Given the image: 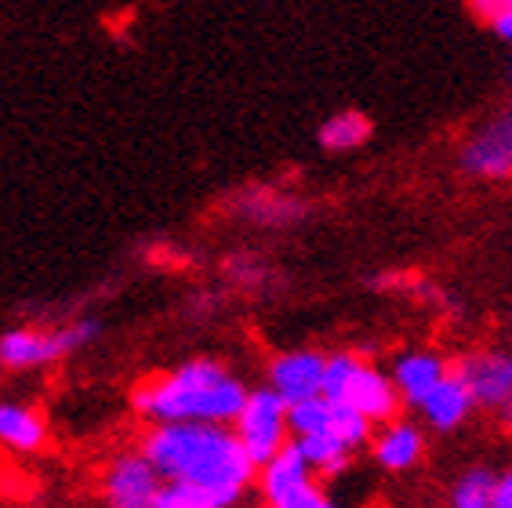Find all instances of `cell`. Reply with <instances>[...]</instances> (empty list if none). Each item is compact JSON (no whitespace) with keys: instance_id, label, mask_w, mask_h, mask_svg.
Listing matches in <instances>:
<instances>
[{"instance_id":"7402d4cb","label":"cell","mask_w":512,"mask_h":508,"mask_svg":"<svg viewBox=\"0 0 512 508\" xmlns=\"http://www.w3.org/2000/svg\"><path fill=\"white\" fill-rule=\"evenodd\" d=\"M491 508H512V469H505L494 479V501Z\"/></svg>"},{"instance_id":"4fadbf2b","label":"cell","mask_w":512,"mask_h":508,"mask_svg":"<svg viewBox=\"0 0 512 508\" xmlns=\"http://www.w3.org/2000/svg\"><path fill=\"white\" fill-rule=\"evenodd\" d=\"M447 374H451V363L433 349H411L404 356H396L393 363V385L411 407H418Z\"/></svg>"},{"instance_id":"30bf717a","label":"cell","mask_w":512,"mask_h":508,"mask_svg":"<svg viewBox=\"0 0 512 508\" xmlns=\"http://www.w3.org/2000/svg\"><path fill=\"white\" fill-rule=\"evenodd\" d=\"M229 211L251 225H266V229H284L306 218V200L295 193H284L276 186H244L229 196Z\"/></svg>"},{"instance_id":"5b68a950","label":"cell","mask_w":512,"mask_h":508,"mask_svg":"<svg viewBox=\"0 0 512 508\" xmlns=\"http://www.w3.org/2000/svg\"><path fill=\"white\" fill-rule=\"evenodd\" d=\"M233 432L244 443L247 458L255 461V465H266L276 450L291 440V429H287V400L273 385L247 389L244 407L233 418Z\"/></svg>"},{"instance_id":"9a60e30c","label":"cell","mask_w":512,"mask_h":508,"mask_svg":"<svg viewBox=\"0 0 512 508\" xmlns=\"http://www.w3.org/2000/svg\"><path fill=\"white\" fill-rule=\"evenodd\" d=\"M48 443V421L22 400H0V447L11 454H37Z\"/></svg>"},{"instance_id":"8992f818","label":"cell","mask_w":512,"mask_h":508,"mask_svg":"<svg viewBox=\"0 0 512 508\" xmlns=\"http://www.w3.org/2000/svg\"><path fill=\"white\" fill-rule=\"evenodd\" d=\"M164 476L142 450H124L102 469V501L113 508H153Z\"/></svg>"},{"instance_id":"3957f363","label":"cell","mask_w":512,"mask_h":508,"mask_svg":"<svg viewBox=\"0 0 512 508\" xmlns=\"http://www.w3.org/2000/svg\"><path fill=\"white\" fill-rule=\"evenodd\" d=\"M99 334L102 323L91 316L69 320L62 327H15L0 334V356L8 371H44L73 352L88 349L91 342H99Z\"/></svg>"},{"instance_id":"484cf974","label":"cell","mask_w":512,"mask_h":508,"mask_svg":"<svg viewBox=\"0 0 512 508\" xmlns=\"http://www.w3.org/2000/svg\"><path fill=\"white\" fill-rule=\"evenodd\" d=\"M509 334H512V313H509Z\"/></svg>"},{"instance_id":"ba28073f","label":"cell","mask_w":512,"mask_h":508,"mask_svg":"<svg viewBox=\"0 0 512 508\" xmlns=\"http://www.w3.org/2000/svg\"><path fill=\"white\" fill-rule=\"evenodd\" d=\"M462 167L476 178H512V109L465 138Z\"/></svg>"},{"instance_id":"277c9868","label":"cell","mask_w":512,"mask_h":508,"mask_svg":"<svg viewBox=\"0 0 512 508\" xmlns=\"http://www.w3.org/2000/svg\"><path fill=\"white\" fill-rule=\"evenodd\" d=\"M258 494L266 498V505L273 508H327L324 483L313 472V465L306 461V454L298 450L295 440H287L276 450L266 465H258Z\"/></svg>"},{"instance_id":"cb8c5ba5","label":"cell","mask_w":512,"mask_h":508,"mask_svg":"<svg viewBox=\"0 0 512 508\" xmlns=\"http://www.w3.org/2000/svg\"><path fill=\"white\" fill-rule=\"evenodd\" d=\"M498 414H502V425H505V432H509V436H512V400L505 403V407H502V411H498Z\"/></svg>"},{"instance_id":"d4e9b609","label":"cell","mask_w":512,"mask_h":508,"mask_svg":"<svg viewBox=\"0 0 512 508\" xmlns=\"http://www.w3.org/2000/svg\"><path fill=\"white\" fill-rule=\"evenodd\" d=\"M4 371H8V367H4V356H0V378H4Z\"/></svg>"},{"instance_id":"52a82bcc","label":"cell","mask_w":512,"mask_h":508,"mask_svg":"<svg viewBox=\"0 0 512 508\" xmlns=\"http://www.w3.org/2000/svg\"><path fill=\"white\" fill-rule=\"evenodd\" d=\"M454 371L462 374L480 411H502L512 400V352L505 349H480L469 352L454 363Z\"/></svg>"},{"instance_id":"9c48e42d","label":"cell","mask_w":512,"mask_h":508,"mask_svg":"<svg viewBox=\"0 0 512 508\" xmlns=\"http://www.w3.org/2000/svg\"><path fill=\"white\" fill-rule=\"evenodd\" d=\"M335 400L353 403L356 411L367 414L375 425L393 421L396 414H400V407H404V396H400V389L393 385V374L378 371V367H371L367 360L356 363L353 378L345 381Z\"/></svg>"},{"instance_id":"7a4b0ae2","label":"cell","mask_w":512,"mask_h":508,"mask_svg":"<svg viewBox=\"0 0 512 508\" xmlns=\"http://www.w3.org/2000/svg\"><path fill=\"white\" fill-rule=\"evenodd\" d=\"M247 400V385L218 360H186L175 371L142 381L131 407L142 421H218L233 425Z\"/></svg>"},{"instance_id":"5bb4252c","label":"cell","mask_w":512,"mask_h":508,"mask_svg":"<svg viewBox=\"0 0 512 508\" xmlns=\"http://www.w3.org/2000/svg\"><path fill=\"white\" fill-rule=\"evenodd\" d=\"M422 458H425V436H422V429H418L414 421H404V418L385 421V429L375 436V461H378V469L400 476V472H411Z\"/></svg>"},{"instance_id":"7c38bea8","label":"cell","mask_w":512,"mask_h":508,"mask_svg":"<svg viewBox=\"0 0 512 508\" xmlns=\"http://www.w3.org/2000/svg\"><path fill=\"white\" fill-rule=\"evenodd\" d=\"M418 411H422L429 429L454 432V429H462L465 421H469V414L476 411V400H473V392H469V385L462 381V374L451 367V374L418 403Z\"/></svg>"},{"instance_id":"ac0fdd59","label":"cell","mask_w":512,"mask_h":508,"mask_svg":"<svg viewBox=\"0 0 512 508\" xmlns=\"http://www.w3.org/2000/svg\"><path fill=\"white\" fill-rule=\"evenodd\" d=\"M331 414H335V403L327 400L324 392H316L309 400L287 403V429H291V436L327 432L331 429Z\"/></svg>"},{"instance_id":"2e32d148","label":"cell","mask_w":512,"mask_h":508,"mask_svg":"<svg viewBox=\"0 0 512 508\" xmlns=\"http://www.w3.org/2000/svg\"><path fill=\"white\" fill-rule=\"evenodd\" d=\"M371 135H375V124H371L367 113H360V109H338V113H331V117L320 124L316 142H320L327 153H353V149L367 146Z\"/></svg>"},{"instance_id":"d6986e66","label":"cell","mask_w":512,"mask_h":508,"mask_svg":"<svg viewBox=\"0 0 512 508\" xmlns=\"http://www.w3.org/2000/svg\"><path fill=\"white\" fill-rule=\"evenodd\" d=\"M331 400V396H327ZM335 403V414H331V432H335L338 440L345 443V447L353 450H364L367 443L375 440V421L367 418V414H360L353 407V403H345V400H331Z\"/></svg>"},{"instance_id":"8fae6325","label":"cell","mask_w":512,"mask_h":508,"mask_svg":"<svg viewBox=\"0 0 512 508\" xmlns=\"http://www.w3.org/2000/svg\"><path fill=\"white\" fill-rule=\"evenodd\" d=\"M324 352L295 349L280 352L269 360V385H273L287 403L309 400L316 392H324Z\"/></svg>"},{"instance_id":"603a6c76","label":"cell","mask_w":512,"mask_h":508,"mask_svg":"<svg viewBox=\"0 0 512 508\" xmlns=\"http://www.w3.org/2000/svg\"><path fill=\"white\" fill-rule=\"evenodd\" d=\"M487 26H491V30L498 33L502 40H509V44H512V4H505V8L498 11V15H494Z\"/></svg>"},{"instance_id":"e0dca14e","label":"cell","mask_w":512,"mask_h":508,"mask_svg":"<svg viewBox=\"0 0 512 508\" xmlns=\"http://www.w3.org/2000/svg\"><path fill=\"white\" fill-rule=\"evenodd\" d=\"M291 440L298 443V450L306 454V461L313 465V472L320 479H335L342 476L345 469H349V461H353V450L345 447L342 440H338L335 432H313V436H291Z\"/></svg>"},{"instance_id":"ffe728a7","label":"cell","mask_w":512,"mask_h":508,"mask_svg":"<svg viewBox=\"0 0 512 508\" xmlns=\"http://www.w3.org/2000/svg\"><path fill=\"white\" fill-rule=\"evenodd\" d=\"M494 472L483 469V465H476V469L462 472V476L454 479L451 487V505L454 508H491L494 501Z\"/></svg>"},{"instance_id":"44dd1931","label":"cell","mask_w":512,"mask_h":508,"mask_svg":"<svg viewBox=\"0 0 512 508\" xmlns=\"http://www.w3.org/2000/svg\"><path fill=\"white\" fill-rule=\"evenodd\" d=\"M226 276L240 291H258L269 280V269L258 254H233V258H226Z\"/></svg>"},{"instance_id":"6da1fadb","label":"cell","mask_w":512,"mask_h":508,"mask_svg":"<svg viewBox=\"0 0 512 508\" xmlns=\"http://www.w3.org/2000/svg\"><path fill=\"white\" fill-rule=\"evenodd\" d=\"M138 450L164 479L193 487L197 508L237 505L258 479V465L247 458L237 432L218 421H157Z\"/></svg>"}]
</instances>
